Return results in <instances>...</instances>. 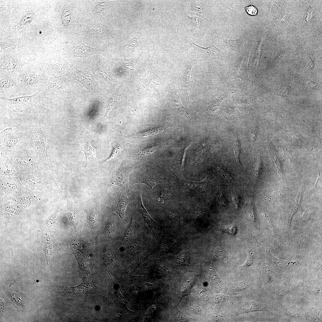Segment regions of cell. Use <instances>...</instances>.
<instances>
[{"instance_id":"obj_35","label":"cell","mask_w":322,"mask_h":322,"mask_svg":"<svg viewBox=\"0 0 322 322\" xmlns=\"http://www.w3.org/2000/svg\"><path fill=\"white\" fill-rule=\"evenodd\" d=\"M108 6L107 3L105 2H99L95 7V11L96 13H99L106 10L108 7Z\"/></svg>"},{"instance_id":"obj_20","label":"cell","mask_w":322,"mask_h":322,"mask_svg":"<svg viewBox=\"0 0 322 322\" xmlns=\"http://www.w3.org/2000/svg\"><path fill=\"white\" fill-rule=\"evenodd\" d=\"M170 127L169 126H166L155 128L145 131L139 132V135L141 137H146L152 136L165 131Z\"/></svg>"},{"instance_id":"obj_5","label":"cell","mask_w":322,"mask_h":322,"mask_svg":"<svg viewBox=\"0 0 322 322\" xmlns=\"http://www.w3.org/2000/svg\"><path fill=\"white\" fill-rule=\"evenodd\" d=\"M105 51V49L91 47L82 43V44L76 46L74 48L72 55L73 58L86 57L94 54L101 53Z\"/></svg>"},{"instance_id":"obj_42","label":"cell","mask_w":322,"mask_h":322,"mask_svg":"<svg viewBox=\"0 0 322 322\" xmlns=\"http://www.w3.org/2000/svg\"><path fill=\"white\" fill-rule=\"evenodd\" d=\"M219 204L222 207H225L227 205V200L225 194L222 193L219 198Z\"/></svg>"},{"instance_id":"obj_15","label":"cell","mask_w":322,"mask_h":322,"mask_svg":"<svg viewBox=\"0 0 322 322\" xmlns=\"http://www.w3.org/2000/svg\"><path fill=\"white\" fill-rule=\"evenodd\" d=\"M1 185L3 190L8 193H15L18 191V185L15 181L6 179L1 181Z\"/></svg>"},{"instance_id":"obj_7","label":"cell","mask_w":322,"mask_h":322,"mask_svg":"<svg viewBox=\"0 0 322 322\" xmlns=\"http://www.w3.org/2000/svg\"><path fill=\"white\" fill-rule=\"evenodd\" d=\"M138 228V224L134 219L132 215L130 222L125 230L120 245L125 244L133 238L137 233Z\"/></svg>"},{"instance_id":"obj_8","label":"cell","mask_w":322,"mask_h":322,"mask_svg":"<svg viewBox=\"0 0 322 322\" xmlns=\"http://www.w3.org/2000/svg\"><path fill=\"white\" fill-rule=\"evenodd\" d=\"M67 201L69 216L71 222L75 229H78L80 225V218L78 210L72 201Z\"/></svg>"},{"instance_id":"obj_43","label":"cell","mask_w":322,"mask_h":322,"mask_svg":"<svg viewBox=\"0 0 322 322\" xmlns=\"http://www.w3.org/2000/svg\"><path fill=\"white\" fill-rule=\"evenodd\" d=\"M117 296L119 302L123 305L125 306L126 301L125 298L119 291L117 293Z\"/></svg>"},{"instance_id":"obj_3","label":"cell","mask_w":322,"mask_h":322,"mask_svg":"<svg viewBox=\"0 0 322 322\" xmlns=\"http://www.w3.org/2000/svg\"><path fill=\"white\" fill-rule=\"evenodd\" d=\"M135 199V202L138 211L141 214L154 235L155 237H157V228L156 222L150 216L143 205L141 192L137 194Z\"/></svg>"},{"instance_id":"obj_31","label":"cell","mask_w":322,"mask_h":322,"mask_svg":"<svg viewBox=\"0 0 322 322\" xmlns=\"http://www.w3.org/2000/svg\"><path fill=\"white\" fill-rule=\"evenodd\" d=\"M220 229L223 231L230 235H233L236 233V227L234 224L222 225Z\"/></svg>"},{"instance_id":"obj_6","label":"cell","mask_w":322,"mask_h":322,"mask_svg":"<svg viewBox=\"0 0 322 322\" xmlns=\"http://www.w3.org/2000/svg\"><path fill=\"white\" fill-rule=\"evenodd\" d=\"M9 128L6 129L1 132L2 145L5 149H11L14 148L16 144L19 142L20 140V136L14 132L12 134L10 133Z\"/></svg>"},{"instance_id":"obj_23","label":"cell","mask_w":322,"mask_h":322,"mask_svg":"<svg viewBox=\"0 0 322 322\" xmlns=\"http://www.w3.org/2000/svg\"><path fill=\"white\" fill-rule=\"evenodd\" d=\"M242 145L241 141L237 137L234 142L233 148L234 155L236 161L242 167L240 161V155L242 151Z\"/></svg>"},{"instance_id":"obj_29","label":"cell","mask_w":322,"mask_h":322,"mask_svg":"<svg viewBox=\"0 0 322 322\" xmlns=\"http://www.w3.org/2000/svg\"><path fill=\"white\" fill-rule=\"evenodd\" d=\"M93 29L96 33L105 38H109L110 36L108 30L102 26L95 25L93 26Z\"/></svg>"},{"instance_id":"obj_4","label":"cell","mask_w":322,"mask_h":322,"mask_svg":"<svg viewBox=\"0 0 322 322\" xmlns=\"http://www.w3.org/2000/svg\"><path fill=\"white\" fill-rule=\"evenodd\" d=\"M130 202L125 191H121L113 205V210L123 220L127 222L125 217L126 207Z\"/></svg>"},{"instance_id":"obj_30","label":"cell","mask_w":322,"mask_h":322,"mask_svg":"<svg viewBox=\"0 0 322 322\" xmlns=\"http://www.w3.org/2000/svg\"><path fill=\"white\" fill-rule=\"evenodd\" d=\"M217 171L220 175L226 180L232 182L235 181V178L232 175L225 169L219 168Z\"/></svg>"},{"instance_id":"obj_24","label":"cell","mask_w":322,"mask_h":322,"mask_svg":"<svg viewBox=\"0 0 322 322\" xmlns=\"http://www.w3.org/2000/svg\"><path fill=\"white\" fill-rule=\"evenodd\" d=\"M160 147V146L159 145L143 147L138 150V153L141 156H147L155 152Z\"/></svg>"},{"instance_id":"obj_13","label":"cell","mask_w":322,"mask_h":322,"mask_svg":"<svg viewBox=\"0 0 322 322\" xmlns=\"http://www.w3.org/2000/svg\"><path fill=\"white\" fill-rule=\"evenodd\" d=\"M241 78L245 83L249 81L247 73V61L245 59L242 60L239 67L232 75V78Z\"/></svg>"},{"instance_id":"obj_33","label":"cell","mask_w":322,"mask_h":322,"mask_svg":"<svg viewBox=\"0 0 322 322\" xmlns=\"http://www.w3.org/2000/svg\"><path fill=\"white\" fill-rule=\"evenodd\" d=\"M62 16L63 24L64 26H67L69 23L71 19V13L69 10L67 9L64 10Z\"/></svg>"},{"instance_id":"obj_9","label":"cell","mask_w":322,"mask_h":322,"mask_svg":"<svg viewBox=\"0 0 322 322\" xmlns=\"http://www.w3.org/2000/svg\"><path fill=\"white\" fill-rule=\"evenodd\" d=\"M170 96L174 110L182 116L190 118L189 115L181 102L177 91L174 89H173L171 90Z\"/></svg>"},{"instance_id":"obj_39","label":"cell","mask_w":322,"mask_h":322,"mask_svg":"<svg viewBox=\"0 0 322 322\" xmlns=\"http://www.w3.org/2000/svg\"><path fill=\"white\" fill-rule=\"evenodd\" d=\"M246 11L250 15L255 16L257 15L258 10L257 7L254 5H250L244 7Z\"/></svg>"},{"instance_id":"obj_19","label":"cell","mask_w":322,"mask_h":322,"mask_svg":"<svg viewBox=\"0 0 322 322\" xmlns=\"http://www.w3.org/2000/svg\"><path fill=\"white\" fill-rule=\"evenodd\" d=\"M138 58H135L128 60L116 59L123 68L128 71L133 70L136 64Z\"/></svg>"},{"instance_id":"obj_34","label":"cell","mask_w":322,"mask_h":322,"mask_svg":"<svg viewBox=\"0 0 322 322\" xmlns=\"http://www.w3.org/2000/svg\"><path fill=\"white\" fill-rule=\"evenodd\" d=\"M52 244L50 241L49 237L48 236L46 239L44 245V251L45 256L49 257V253L52 249Z\"/></svg>"},{"instance_id":"obj_16","label":"cell","mask_w":322,"mask_h":322,"mask_svg":"<svg viewBox=\"0 0 322 322\" xmlns=\"http://www.w3.org/2000/svg\"><path fill=\"white\" fill-rule=\"evenodd\" d=\"M88 219L89 224L93 231L97 233L98 230L97 214L95 206L90 210L88 214Z\"/></svg>"},{"instance_id":"obj_12","label":"cell","mask_w":322,"mask_h":322,"mask_svg":"<svg viewBox=\"0 0 322 322\" xmlns=\"http://www.w3.org/2000/svg\"><path fill=\"white\" fill-rule=\"evenodd\" d=\"M306 188V186L305 184L303 183L301 185L296 198L295 203L293 206L289 217V223H291L293 216L300 208L303 201V197Z\"/></svg>"},{"instance_id":"obj_32","label":"cell","mask_w":322,"mask_h":322,"mask_svg":"<svg viewBox=\"0 0 322 322\" xmlns=\"http://www.w3.org/2000/svg\"><path fill=\"white\" fill-rule=\"evenodd\" d=\"M262 167L261 161L258 159L256 162L253 169V173L256 178L260 177L263 171Z\"/></svg>"},{"instance_id":"obj_11","label":"cell","mask_w":322,"mask_h":322,"mask_svg":"<svg viewBox=\"0 0 322 322\" xmlns=\"http://www.w3.org/2000/svg\"><path fill=\"white\" fill-rule=\"evenodd\" d=\"M154 249V246L152 247L137 258L129 267L125 269L126 273L128 274H131L133 273L146 258L153 253Z\"/></svg>"},{"instance_id":"obj_18","label":"cell","mask_w":322,"mask_h":322,"mask_svg":"<svg viewBox=\"0 0 322 322\" xmlns=\"http://www.w3.org/2000/svg\"><path fill=\"white\" fill-rule=\"evenodd\" d=\"M141 29H142V19L141 23V27L140 29L137 32L136 35L133 38H129L128 42L123 47V48L125 47H128L134 48L135 47L138 46L141 47L142 45L141 41Z\"/></svg>"},{"instance_id":"obj_14","label":"cell","mask_w":322,"mask_h":322,"mask_svg":"<svg viewBox=\"0 0 322 322\" xmlns=\"http://www.w3.org/2000/svg\"><path fill=\"white\" fill-rule=\"evenodd\" d=\"M25 178L24 181L26 184H28L31 187L41 186L44 181L42 177L38 174H28Z\"/></svg>"},{"instance_id":"obj_25","label":"cell","mask_w":322,"mask_h":322,"mask_svg":"<svg viewBox=\"0 0 322 322\" xmlns=\"http://www.w3.org/2000/svg\"><path fill=\"white\" fill-rule=\"evenodd\" d=\"M267 253L270 256L273 260L274 261L276 266L281 269H285L287 268L293 264L295 263L292 262L286 261L281 260L275 257L270 253V251L266 250Z\"/></svg>"},{"instance_id":"obj_36","label":"cell","mask_w":322,"mask_h":322,"mask_svg":"<svg viewBox=\"0 0 322 322\" xmlns=\"http://www.w3.org/2000/svg\"><path fill=\"white\" fill-rule=\"evenodd\" d=\"M121 149V146L118 144H115L113 147L112 152L111 155L107 160H109L115 157L119 154Z\"/></svg>"},{"instance_id":"obj_27","label":"cell","mask_w":322,"mask_h":322,"mask_svg":"<svg viewBox=\"0 0 322 322\" xmlns=\"http://www.w3.org/2000/svg\"><path fill=\"white\" fill-rule=\"evenodd\" d=\"M242 40L239 38L235 40H226L224 43L227 47L232 51L237 50L241 47Z\"/></svg>"},{"instance_id":"obj_22","label":"cell","mask_w":322,"mask_h":322,"mask_svg":"<svg viewBox=\"0 0 322 322\" xmlns=\"http://www.w3.org/2000/svg\"><path fill=\"white\" fill-rule=\"evenodd\" d=\"M135 183L145 184L152 189L156 185L157 182L154 180L150 176L147 175H143L138 178Z\"/></svg>"},{"instance_id":"obj_10","label":"cell","mask_w":322,"mask_h":322,"mask_svg":"<svg viewBox=\"0 0 322 322\" xmlns=\"http://www.w3.org/2000/svg\"><path fill=\"white\" fill-rule=\"evenodd\" d=\"M82 149L86 157V165L97 162L98 160L96 157L95 151L90 145V142L85 141L83 144Z\"/></svg>"},{"instance_id":"obj_21","label":"cell","mask_w":322,"mask_h":322,"mask_svg":"<svg viewBox=\"0 0 322 322\" xmlns=\"http://www.w3.org/2000/svg\"><path fill=\"white\" fill-rule=\"evenodd\" d=\"M192 43L195 46L203 51L210 56H215L217 55L220 51L214 45L213 38L212 44L208 47H202L194 43L193 41H192Z\"/></svg>"},{"instance_id":"obj_37","label":"cell","mask_w":322,"mask_h":322,"mask_svg":"<svg viewBox=\"0 0 322 322\" xmlns=\"http://www.w3.org/2000/svg\"><path fill=\"white\" fill-rule=\"evenodd\" d=\"M192 10L195 12L200 13L203 10L201 3L198 2L192 1L191 3Z\"/></svg>"},{"instance_id":"obj_40","label":"cell","mask_w":322,"mask_h":322,"mask_svg":"<svg viewBox=\"0 0 322 322\" xmlns=\"http://www.w3.org/2000/svg\"><path fill=\"white\" fill-rule=\"evenodd\" d=\"M231 198L232 201L236 208H239V207L241 198L239 194L234 192L232 193L231 195Z\"/></svg>"},{"instance_id":"obj_2","label":"cell","mask_w":322,"mask_h":322,"mask_svg":"<svg viewBox=\"0 0 322 322\" xmlns=\"http://www.w3.org/2000/svg\"><path fill=\"white\" fill-rule=\"evenodd\" d=\"M133 170L132 167L123 164L111 178L112 185L120 186L126 192H129V177Z\"/></svg>"},{"instance_id":"obj_38","label":"cell","mask_w":322,"mask_h":322,"mask_svg":"<svg viewBox=\"0 0 322 322\" xmlns=\"http://www.w3.org/2000/svg\"><path fill=\"white\" fill-rule=\"evenodd\" d=\"M187 19L188 21L192 27L196 28L199 27V25L200 21L198 18L195 17H190L187 16Z\"/></svg>"},{"instance_id":"obj_17","label":"cell","mask_w":322,"mask_h":322,"mask_svg":"<svg viewBox=\"0 0 322 322\" xmlns=\"http://www.w3.org/2000/svg\"><path fill=\"white\" fill-rule=\"evenodd\" d=\"M196 61L192 60L186 64V69L185 70L184 79L186 84L190 85L193 83L192 77V69L193 66L195 64Z\"/></svg>"},{"instance_id":"obj_1","label":"cell","mask_w":322,"mask_h":322,"mask_svg":"<svg viewBox=\"0 0 322 322\" xmlns=\"http://www.w3.org/2000/svg\"><path fill=\"white\" fill-rule=\"evenodd\" d=\"M38 93L32 95L12 99L1 97L2 100L14 111L22 112L27 110L34 106L38 99Z\"/></svg>"},{"instance_id":"obj_44","label":"cell","mask_w":322,"mask_h":322,"mask_svg":"<svg viewBox=\"0 0 322 322\" xmlns=\"http://www.w3.org/2000/svg\"><path fill=\"white\" fill-rule=\"evenodd\" d=\"M160 272L163 274H167L168 273V269L164 267L160 268L159 269Z\"/></svg>"},{"instance_id":"obj_41","label":"cell","mask_w":322,"mask_h":322,"mask_svg":"<svg viewBox=\"0 0 322 322\" xmlns=\"http://www.w3.org/2000/svg\"><path fill=\"white\" fill-rule=\"evenodd\" d=\"M253 254L252 252L248 253L246 261L243 266L244 267H248L252 264L253 260Z\"/></svg>"},{"instance_id":"obj_26","label":"cell","mask_w":322,"mask_h":322,"mask_svg":"<svg viewBox=\"0 0 322 322\" xmlns=\"http://www.w3.org/2000/svg\"><path fill=\"white\" fill-rule=\"evenodd\" d=\"M214 254L216 257L221 261H226V256L225 250L220 243L216 244L214 248Z\"/></svg>"},{"instance_id":"obj_28","label":"cell","mask_w":322,"mask_h":322,"mask_svg":"<svg viewBox=\"0 0 322 322\" xmlns=\"http://www.w3.org/2000/svg\"><path fill=\"white\" fill-rule=\"evenodd\" d=\"M244 214L246 219L248 220L253 222L254 219V213L253 204L248 203L246 205Z\"/></svg>"}]
</instances>
